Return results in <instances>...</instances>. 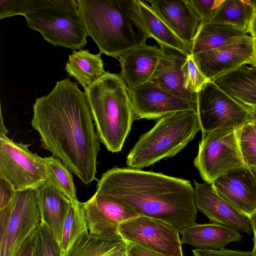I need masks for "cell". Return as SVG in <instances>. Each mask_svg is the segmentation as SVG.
I'll list each match as a JSON object with an SVG mask.
<instances>
[{
  "label": "cell",
  "mask_w": 256,
  "mask_h": 256,
  "mask_svg": "<svg viewBox=\"0 0 256 256\" xmlns=\"http://www.w3.org/2000/svg\"><path fill=\"white\" fill-rule=\"evenodd\" d=\"M252 113L250 122L256 126V106L248 107Z\"/></svg>",
  "instance_id": "42"
},
{
  "label": "cell",
  "mask_w": 256,
  "mask_h": 256,
  "mask_svg": "<svg viewBox=\"0 0 256 256\" xmlns=\"http://www.w3.org/2000/svg\"><path fill=\"white\" fill-rule=\"evenodd\" d=\"M253 56L250 62L256 66V38H253Z\"/></svg>",
  "instance_id": "41"
},
{
  "label": "cell",
  "mask_w": 256,
  "mask_h": 256,
  "mask_svg": "<svg viewBox=\"0 0 256 256\" xmlns=\"http://www.w3.org/2000/svg\"><path fill=\"white\" fill-rule=\"evenodd\" d=\"M200 130L196 112L185 110L165 116L142 134L126 158L129 168L142 170L170 158L184 148Z\"/></svg>",
  "instance_id": "5"
},
{
  "label": "cell",
  "mask_w": 256,
  "mask_h": 256,
  "mask_svg": "<svg viewBox=\"0 0 256 256\" xmlns=\"http://www.w3.org/2000/svg\"><path fill=\"white\" fill-rule=\"evenodd\" d=\"M41 220L38 189L16 191L0 209V256H15Z\"/></svg>",
  "instance_id": "6"
},
{
  "label": "cell",
  "mask_w": 256,
  "mask_h": 256,
  "mask_svg": "<svg viewBox=\"0 0 256 256\" xmlns=\"http://www.w3.org/2000/svg\"><path fill=\"white\" fill-rule=\"evenodd\" d=\"M212 184L221 198L248 218L256 211V176L248 168L232 170Z\"/></svg>",
  "instance_id": "14"
},
{
  "label": "cell",
  "mask_w": 256,
  "mask_h": 256,
  "mask_svg": "<svg viewBox=\"0 0 256 256\" xmlns=\"http://www.w3.org/2000/svg\"><path fill=\"white\" fill-rule=\"evenodd\" d=\"M88 36L100 54L118 58L146 44L136 0H76Z\"/></svg>",
  "instance_id": "3"
},
{
  "label": "cell",
  "mask_w": 256,
  "mask_h": 256,
  "mask_svg": "<svg viewBox=\"0 0 256 256\" xmlns=\"http://www.w3.org/2000/svg\"><path fill=\"white\" fill-rule=\"evenodd\" d=\"M64 256H128L126 241L119 235L80 236Z\"/></svg>",
  "instance_id": "25"
},
{
  "label": "cell",
  "mask_w": 256,
  "mask_h": 256,
  "mask_svg": "<svg viewBox=\"0 0 256 256\" xmlns=\"http://www.w3.org/2000/svg\"><path fill=\"white\" fill-rule=\"evenodd\" d=\"M184 88L188 92L197 94L208 81L196 66L192 54L188 56L182 66Z\"/></svg>",
  "instance_id": "33"
},
{
  "label": "cell",
  "mask_w": 256,
  "mask_h": 256,
  "mask_svg": "<svg viewBox=\"0 0 256 256\" xmlns=\"http://www.w3.org/2000/svg\"><path fill=\"white\" fill-rule=\"evenodd\" d=\"M162 48L164 54L150 80L164 90L193 104L196 107L197 94L191 93L184 88L182 66L188 56L168 48Z\"/></svg>",
  "instance_id": "19"
},
{
  "label": "cell",
  "mask_w": 256,
  "mask_h": 256,
  "mask_svg": "<svg viewBox=\"0 0 256 256\" xmlns=\"http://www.w3.org/2000/svg\"><path fill=\"white\" fill-rule=\"evenodd\" d=\"M249 34L252 38H256V10L250 24Z\"/></svg>",
  "instance_id": "40"
},
{
  "label": "cell",
  "mask_w": 256,
  "mask_h": 256,
  "mask_svg": "<svg viewBox=\"0 0 256 256\" xmlns=\"http://www.w3.org/2000/svg\"><path fill=\"white\" fill-rule=\"evenodd\" d=\"M34 232L23 243L15 256H32Z\"/></svg>",
  "instance_id": "38"
},
{
  "label": "cell",
  "mask_w": 256,
  "mask_h": 256,
  "mask_svg": "<svg viewBox=\"0 0 256 256\" xmlns=\"http://www.w3.org/2000/svg\"><path fill=\"white\" fill-rule=\"evenodd\" d=\"M224 0H188L202 22H210Z\"/></svg>",
  "instance_id": "34"
},
{
  "label": "cell",
  "mask_w": 256,
  "mask_h": 256,
  "mask_svg": "<svg viewBox=\"0 0 256 256\" xmlns=\"http://www.w3.org/2000/svg\"><path fill=\"white\" fill-rule=\"evenodd\" d=\"M182 244L198 248L222 250L230 242H240L242 235L230 227L216 223L190 225L180 232Z\"/></svg>",
  "instance_id": "20"
},
{
  "label": "cell",
  "mask_w": 256,
  "mask_h": 256,
  "mask_svg": "<svg viewBox=\"0 0 256 256\" xmlns=\"http://www.w3.org/2000/svg\"><path fill=\"white\" fill-rule=\"evenodd\" d=\"M212 82L240 104L246 107L256 106V66L250 62Z\"/></svg>",
  "instance_id": "21"
},
{
  "label": "cell",
  "mask_w": 256,
  "mask_h": 256,
  "mask_svg": "<svg viewBox=\"0 0 256 256\" xmlns=\"http://www.w3.org/2000/svg\"><path fill=\"white\" fill-rule=\"evenodd\" d=\"M16 192L8 181L0 177V209L5 207L12 200Z\"/></svg>",
  "instance_id": "36"
},
{
  "label": "cell",
  "mask_w": 256,
  "mask_h": 256,
  "mask_svg": "<svg viewBox=\"0 0 256 256\" xmlns=\"http://www.w3.org/2000/svg\"><path fill=\"white\" fill-rule=\"evenodd\" d=\"M196 113L202 133L222 128L238 129L252 118L248 107L236 102L211 80L197 93Z\"/></svg>",
  "instance_id": "9"
},
{
  "label": "cell",
  "mask_w": 256,
  "mask_h": 256,
  "mask_svg": "<svg viewBox=\"0 0 256 256\" xmlns=\"http://www.w3.org/2000/svg\"><path fill=\"white\" fill-rule=\"evenodd\" d=\"M96 192L128 206L140 216L164 221L179 232L196 224L194 188L188 180L114 167L102 174Z\"/></svg>",
  "instance_id": "2"
},
{
  "label": "cell",
  "mask_w": 256,
  "mask_h": 256,
  "mask_svg": "<svg viewBox=\"0 0 256 256\" xmlns=\"http://www.w3.org/2000/svg\"><path fill=\"white\" fill-rule=\"evenodd\" d=\"M100 141L120 152L135 120L127 86L120 74H106L85 90Z\"/></svg>",
  "instance_id": "4"
},
{
  "label": "cell",
  "mask_w": 256,
  "mask_h": 256,
  "mask_svg": "<svg viewBox=\"0 0 256 256\" xmlns=\"http://www.w3.org/2000/svg\"><path fill=\"white\" fill-rule=\"evenodd\" d=\"M238 142L245 166L256 169V128L250 122L238 130Z\"/></svg>",
  "instance_id": "32"
},
{
  "label": "cell",
  "mask_w": 256,
  "mask_h": 256,
  "mask_svg": "<svg viewBox=\"0 0 256 256\" xmlns=\"http://www.w3.org/2000/svg\"><path fill=\"white\" fill-rule=\"evenodd\" d=\"M30 145L0 135V177L8 181L16 191L38 189L46 184L44 158L30 152Z\"/></svg>",
  "instance_id": "8"
},
{
  "label": "cell",
  "mask_w": 256,
  "mask_h": 256,
  "mask_svg": "<svg viewBox=\"0 0 256 256\" xmlns=\"http://www.w3.org/2000/svg\"><path fill=\"white\" fill-rule=\"evenodd\" d=\"M80 204L89 233L93 234L119 235L118 229L121 223L140 216L128 206L96 192L90 200Z\"/></svg>",
  "instance_id": "13"
},
{
  "label": "cell",
  "mask_w": 256,
  "mask_h": 256,
  "mask_svg": "<svg viewBox=\"0 0 256 256\" xmlns=\"http://www.w3.org/2000/svg\"><path fill=\"white\" fill-rule=\"evenodd\" d=\"M31 124L43 148L60 159L83 184L97 180L100 140L85 92L70 78L37 98Z\"/></svg>",
  "instance_id": "1"
},
{
  "label": "cell",
  "mask_w": 256,
  "mask_h": 256,
  "mask_svg": "<svg viewBox=\"0 0 256 256\" xmlns=\"http://www.w3.org/2000/svg\"><path fill=\"white\" fill-rule=\"evenodd\" d=\"M8 133V130L4 126L3 122L2 117L1 114L0 123V135L4 134L6 135Z\"/></svg>",
  "instance_id": "43"
},
{
  "label": "cell",
  "mask_w": 256,
  "mask_h": 256,
  "mask_svg": "<svg viewBox=\"0 0 256 256\" xmlns=\"http://www.w3.org/2000/svg\"><path fill=\"white\" fill-rule=\"evenodd\" d=\"M80 203L76 206L70 204L59 244L62 256H64L80 236L88 233L87 222Z\"/></svg>",
  "instance_id": "30"
},
{
  "label": "cell",
  "mask_w": 256,
  "mask_h": 256,
  "mask_svg": "<svg viewBox=\"0 0 256 256\" xmlns=\"http://www.w3.org/2000/svg\"><path fill=\"white\" fill-rule=\"evenodd\" d=\"M42 220L60 244L63 226L71 202L62 192L46 184L38 189Z\"/></svg>",
  "instance_id": "22"
},
{
  "label": "cell",
  "mask_w": 256,
  "mask_h": 256,
  "mask_svg": "<svg viewBox=\"0 0 256 256\" xmlns=\"http://www.w3.org/2000/svg\"><path fill=\"white\" fill-rule=\"evenodd\" d=\"M28 26L54 46L80 49L88 36L78 10L50 9L24 16Z\"/></svg>",
  "instance_id": "10"
},
{
  "label": "cell",
  "mask_w": 256,
  "mask_h": 256,
  "mask_svg": "<svg viewBox=\"0 0 256 256\" xmlns=\"http://www.w3.org/2000/svg\"><path fill=\"white\" fill-rule=\"evenodd\" d=\"M248 219L254 234V248L256 250V211L248 217Z\"/></svg>",
  "instance_id": "39"
},
{
  "label": "cell",
  "mask_w": 256,
  "mask_h": 256,
  "mask_svg": "<svg viewBox=\"0 0 256 256\" xmlns=\"http://www.w3.org/2000/svg\"><path fill=\"white\" fill-rule=\"evenodd\" d=\"M164 54L156 46L146 44L129 50L119 57L120 76L130 90L149 80Z\"/></svg>",
  "instance_id": "17"
},
{
  "label": "cell",
  "mask_w": 256,
  "mask_h": 256,
  "mask_svg": "<svg viewBox=\"0 0 256 256\" xmlns=\"http://www.w3.org/2000/svg\"><path fill=\"white\" fill-rule=\"evenodd\" d=\"M101 54H92L88 50H74L66 65L68 74L74 78L84 90L106 72L104 68Z\"/></svg>",
  "instance_id": "26"
},
{
  "label": "cell",
  "mask_w": 256,
  "mask_h": 256,
  "mask_svg": "<svg viewBox=\"0 0 256 256\" xmlns=\"http://www.w3.org/2000/svg\"><path fill=\"white\" fill-rule=\"evenodd\" d=\"M194 182V204L199 211L213 223L230 227L240 232L252 234L248 217L221 198L212 184Z\"/></svg>",
  "instance_id": "15"
},
{
  "label": "cell",
  "mask_w": 256,
  "mask_h": 256,
  "mask_svg": "<svg viewBox=\"0 0 256 256\" xmlns=\"http://www.w3.org/2000/svg\"><path fill=\"white\" fill-rule=\"evenodd\" d=\"M44 160L47 170L46 184L62 192L72 205L78 204L80 202L77 198L72 176L68 168L54 156L46 157Z\"/></svg>",
  "instance_id": "29"
},
{
  "label": "cell",
  "mask_w": 256,
  "mask_h": 256,
  "mask_svg": "<svg viewBox=\"0 0 256 256\" xmlns=\"http://www.w3.org/2000/svg\"><path fill=\"white\" fill-rule=\"evenodd\" d=\"M54 8L78 10V6L75 0H0V18Z\"/></svg>",
  "instance_id": "28"
},
{
  "label": "cell",
  "mask_w": 256,
  "mask_h": 256,
  "mask_svg": "<svg viewBox=\"0 0 256 256\" xmlns=\"http://www.w3.org/2000/svg\"><path fill=\"white\" fill-rule=\"evenodd\" d=\"M32 256H62L58 243L49 228L42 222L34 232Z\"/></svg>",
  "instance_id": "31"
},
{
  "label": "cell",
  "mask_w": 256,
  "mask_h": 256,
  "mask_svg": "<svg viewBox=\"0 0 256 256\" xmlns=\"http://www.w3.org/2000/svg\"><path fill=\"white\" fill-rule=\"evenodd\" d=\"M256 128V126H255Z\"/></svg>",
  "instance_id": "45"
},
{
  "label": "cell",
  "mask_w": 256,
  "mask_h": 256,
  "mask_svg": "<svg viewBox=\"0 0 256 256\" xmlns=\"http://www.w3.org/2000/svg\"><path fill=\"white\" fill-rule=\"evenodd\" d=\"M128 92L135 120H156L178 112H196L193 104L164 90L150 80Z\"/></svg>",
  "instance_id": "12"
},
{
  "label": "cell",
  "mask_w": 256,
  "mask_h": 256,
  "mask_svg": "<svg viewBox=\"0 0 256 256\" xmlns=\"http://www.w3.org/2000/svg\"><path fill=\"white\" fill-rule=\"evenodd\" d=\"M252 39L248 34L230 26L201 21L192 44L191 54Z\"/></svg>",
  "instance_id": "24"
},
{
  "label": "cell",
  "mask_w": 256,
  "mask_h": 256,
  "mask_svg": "<svg viewBox=\"0 0 256 256\" xmlns=\"http://www.w3.org/2000/svg\"><path fill=\"white\" fill-rule=\"evenodd\" d=\"M238 129L222 128L202 133L194 165L205 182L212 184L224 174L246 166L240 151Z\"/></svg>",
  "instance_id": "7"
},
{
  "label": "cell",
  "mask_w": 256,
  "mask_h": 256,
  "mask_svg": "<svg viewBox=\"0 0 256 256\" xmlns=\"http://www.w3.org/2000/svg\"><path fill=\"white\" fill-rule=\"evenodd\" d=\"M146 2L179 38L192 46L202 20L188 0H149Z\"/></svg>",
  "instance_id": "18"
},
{
  "label": "cell",
  "mask_w": 256,
  "mask_h": 256,
  "mask_svg": "<svg viewBox=\"0 0 256 256\" xmlns=\"http://www.w3.org/2000/svg\"><path fill=\"white\" fill-rule=\"evenodd\" d=\"M125 241L128 256H166L152 251L138 243Z\"/></svg>",
  "instance_id": "37"
},
{
  "label": "cell",
  "mask_w": 256,
  "mask_h": 256,
  "mask_svg": "<svg viewBox=\"0 0 256 256\" xmlns=\"http://www.w3.org/2000/svg\"><path fill=\"white\" fill-rule=\"evenodd\" d=\"M252 170L256 176V170Z\"/></svg>",
  "instance_id": "44"
},
{
  "label": "cell",
  "mask_w": 256,
  "mask_h": 256,
  "mask_svg": "<svg viewBox=\"0 0 256 256\" xmlns=\"http://www.w3.org/2000/svg\"><path fill=\"white\" fill-rule=\"evenodd\" d=\"M253 39L210 50L193 55L203 75L209 80L250 62L253 56Z\"/></svg>",
  "instance_id": "16"
},
{
  "label": "cell",
  "mask_w": 256,
  "mask_h": 256,
  "mask_svg": "<svg viewBox=\"0 0 256 256\" xmlns=\"http://www.w3.org/2000/svg\"><path fill=\"white\" fill-rule=\"evenodd\" d=\"M139 14L149 38H154L160 48L176 51L186 57L191 54L192 46L179 38L146 1L136 0Z\"/></svg>",
  "instance_id": "23"
},
{
  "label": "cell",
  "mask_w": 256,
  "mask_h": 256,
  "mask_svg": "<svg viewBox=\"0 0 256 256\" xmlns=\"http://www.w3.org/2000/svg\"><path fill=\"white\" fill-rule=\"evenodd\" d=\"M192 252L194 256H256L254 248L250 251L196 248Z\"/></svg>",
  "instance_id": "35"
},
{
  "label": "cell",
  "mask_w": 256,
  "mask_h": 256,
  "mask_svg": "<svg viewBox=\"0 0 256 256\" xmlns=\"http://www.w3.org/2000/svg\"><path fill=\"white\" fill-rule=\"evenodd\" d=\"M119 235L124 240L140 244L166 256H183L180 232L170 224L139 216L121 223Z\"/></svg>",
  "instance_id": "11"
},
{
  "label": "cell",
  "mask_w": 256,
  "mask_h": 256,
  "mask_svg": "<svg viewBox=\"0 0 256 256\" xmlns=\"http://www.w3.org/2000/svg\"><path fill=\"white\" fill-rule=\"evenodd\" d=\"M255 11L249 0H224L210 22L248 34Z\"/></svg>",
  "instance_id": "27"
}]
</instances>
